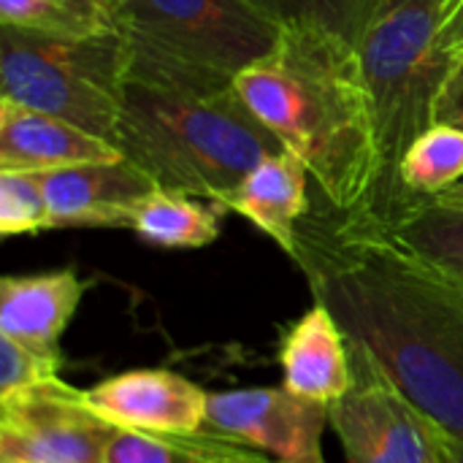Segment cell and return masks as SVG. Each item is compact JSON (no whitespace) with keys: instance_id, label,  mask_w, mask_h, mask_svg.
<instances>
[{"instance_id":"cell-26","label":"cell","mask_w":463,"mask_h":463,"mask_svg":"<svg viewBox=\"0 0 463 463\" xmlns=\"http://www.w3.org/2000/svg\"><path fill=\"white\" fill-rule=\"evenodd\" d=\"M442 445H445V456L448 463H463V439L453 437V434H442Z\"/></svg>"},{"instance_id":"cell-6","label":"cell","mask_w":463,"mask_h":463,"mask_svg":"<svg viewBox=\"0 0 463 463\" xmlns=\"http://www.w3.org/2000/svg\"><path fill=\"white\" fill-rule=\"evenodd\" d=\"M125 33L171 57L236 79L274 52L282 27L250 0H128Z\"/></svg>"},{"instance_id":"cell-1","label":"cell","mask_w":463,"mask_h":463,"mask_svg":"<svg viewBox=\"0 0 463 463\" xmlns=\"http://www.w3.org/2000/svg\"><path fill=\"white\" fill-rule=\"evenodd\" d=\"M345 336L448 434L463 439V298L369 206L312 198L290 258Z\"/></svg>"},{"instance_id":"cell-4","label":"cell","mask_w":463,"mask_h":463,"mask_svg":"<svg viewBox=\"0 0 463 463\" xmlns=\"http://www.w3.org/2000/svg\"><path fill=\"white\" fill-rule=\"evenodd\" d=\"M450 0H380L358 46L374 103L383 176L374 203L399 190L404 152L434 125L437 98L453 68L442 49Z\"/></svg>"},{"instance_id":"cell-29","label":"cell","mask_w":463,"mask_h":463,"mask_svg":"<svg viewBox=\"0 0 463 463\" xmlns=\"http://www.w3.org/2000/svg\"><path fill=\"white\" fill-rule=\"evenodd\" d=\"M271 463H277V461H271Z\"/></svg>"},{"instance_id":"cell-17","label":"cell","mask_w":463,"mask_h":463,"mask_svg":"<svg viewBox=\"0 0 463 463\" xmlns=\"http://www.w3.org/2000/svg\"><path fill=\"white\" fill-rule=\"evenodd\" d=\"M228 209L217 201L155 190L149 193L130 217V231L144 241L165 250H201L217 241L222 214Z\"/></svg>"},{"instance_id":"cell-13","label":"cell","mask_w":463,"mask_h":463,"mask_svg":"<svg viewBox=\"0 0 463 463\" xmlns=\"http://www.w3.org/2000/svg\"><path fill=\"white\" fill-rule=\"evenodd\" d=\"M388 231L463 298V195L399 190L369 206Z\"/></svg>"},{"instance_id":"cell-12","label":"cell","mask_w":463,"mask_h":463,"mask_svg":"<svg viewBox=\"0 0 463 463\" xmlns=\"http://www.w3.org/2000/svg\"><path fill=\"white\" fill-rule=\"evenodd\" d=\"M119 157L114 144L79 125L0 98V171L49 174Z\"/></svg>"},{"instance_id":"cell-15","label":"cell","mask_w":463,"mask_h":463,"mask_svg":"<svg viewBox=\"0 0 463 463\" xmlns=\"http://www.w3.org/2000/svg\"><path fill=\"white\" fill-rule=\"evenodd\" d=\"M84 296L73 269L46 274H8L0 279V336L60 355V336Z\"/></svg>"},{"instance_id":"cell-16","label":"cell","mask_w":463,"mask_h":463,"mask_svg":"<svg viewBox=\"0 0 463 463\" xmlns=\"http://www.w3.org/2000/svg\"><path fill=\"white\" fill-rule=\"evenodd\" d=\"M309 168L288 149L260 160L244 182L228 195L225 209L250 220L263 231L288 258L296 252L298 222L307 217L309 198Z\"/></svg>"},{"instance_id":"cell-28","label":"cell","mask_w":463,"mask_h":463,"mask_svg":"<svg viewBox=\"0 0 463 463\" xmlns=\"http://www.w3.org/2000/svg\"><path fill=\"white\" fill-rule=\"evenodd\" d=\"M450 190H453V193H461V195H463V179L458 182V184H456V187H450Z\"/></svg>"},{"instance_id":"cell-21","label":"cell","mask_w":463,"mask_h":463,"mask_svg":"<svg viewBox=\"0 0 463 463\" xmlns=\"http://www.w3.org/2000/svg\"><path fill=\"white\" fill-rule=\"evenodd\" d=\"M282 30H323L361 46L380 0H250Z\"/></svg>"},{"instance_id":"cell-11","label":"cell","mask_w":463,"mask_h":463,"mask_svg":"<svg viewBox=\"0 0 463 463\" xmlns=\"http://www.w3.org/2000/svg\"><path fill=\"white\" fill-rule=\"evenodd\" d=\"M52 228H130L136 206L157 190L128 157L41 174Z\"/></svg>"},{"instance_id":"cell-10","label":"cell","mask_w":463,"mask_h":463,"mask_svg":"<svg viewBox=\"0 0 463 463\" xmlns=\"http://www.w3.org/2000/svg\"><path fill=\"white\" fill-rule=\"evenodd\" d=\"M87 407L125 431L193 434L206 426L209 393L168 369H133L84 391Z\"/></svg>"},{"instance_id":"cell-19","label":"cell","mask_w":463,"mask_h":463,"mask_svg":"<svg viewBox=\"0 0 463 463\" xmlns=\"http://www.w3.org/2000/svg\"><path fill=\"white\" fill-rule=\"evenodd\" d=\"M0 24L54 38H90L125 30L92 0H0Z\"/></svg>"},{"instance_id":"cell-23","label":"cell","mask_w":463,"mask_h":463,"mask_svg":"<svg viewBox=\"0 0 463 463\" xmlns=\"http://www.w3.org/2000/svg\"><path fill=\"white\" fill-rule=\"evenodd\" d=\"M62 353H41L16 339L0 336V399L60 380Z\"/></svg>"},{"instance_id":"cell-22","label":"cell","mask_w":463,"mask_h":463,"mask_svg":"<svg viewBox=\"0 0 463 463\" xmlns=\"http://www.w3.org/2000/svg\"><path fill=\"white\" fill-rule=\"evenodd\" d=\"M52 231L41 174L0 171V233L24 236Z\"/></svg>"},{"instance_id":"cell-20","label":"cell","mask_w":463,"mask_h":463,"mask_svg":"<svg viewBox=\"0 0 463 463\" xmlns=\"http://www.w3.org/2000/svg\"><path fill=\"white\" fill-rule=\"evenodd\" d=\"M463 179V130L434 122L399 163V190L418 195L448 193ZM396 190V193H399Z\"/></svg>"},{"instance_id":"cell-27","label":"cell","mask_w":463,"mask_h":463,"mask_svg":"<svg viewBox=\"0 0 463 463\" xmlns=\"http://www.w3.org/2000/svg\"><path fill=\"white\" fill-rule=\"evenodd\" d=\"M92 3H98L103 11H109L125 27V5H128V0H92Z\"/></svg>"},{"instance_id":"cell-18","label":"cell","mask_w":463,"mask_h":463,"mask_svg":"<svg viewBox=\"0 0 463 463\" xmlns=\"http://www.w3.org/2000/svg\"><path fill=\"white\" fill-rule=\"evenodd\" d=\"M109 463H271V458L209 429L193 434H144L122 429L111 445Z\"/></svg>"},{"instance_id":"cell-7","label":"cell","mask_w":463,"mask_h":463,"mask_svg":"<svg viewBox=\"0 0 463 463\" xmlns=\"http://www.w3.org/2000/svg\"><path fill=\"white\" fill-rule=\"evenodd\" d=\"M350 345L353 388L328 407L347 463H448L445 429L420 412L358 345Z\"/></svg>"},{"instance_id":"cell-25","label":"cell","mask_w":463,"mask_h":463,"mask_svg":"<svg viewBox=\"0 0 463 463\" xmlns=\"http://www.w3.org/2000/svg\"><path fill=\"white\" fill-rule=\"evenodd\" d=\"M442 49L450 60L463 54V0H450L445 24H442Z\"/></svg>"},{"instance_id":"cell-14","label":"cell","mask_w":463,"mask_h":463,"mask_svg":"<svg viewBox=\"0 0 463 463\" xmlns=\"http://www.w3.org/2000/svg\"><path fill=\"white\" fill-rule=\"evenodd\" d=\"M285 388L317 404H336L353 388L350 345L334 315L315 304L285 334L279 347Z\"/></svg>"},{"instance_id":"cell-3","label":"cell","mask_w":463,"mask_h":463,"mask_svg":"<svg viewBox=\"0 0 463 463\" xmlns=\"http://www.w3.org/2000/svg\"><path fill=\"white\" fill-rule=\"evenodd\" d=\"M250 111L312 174L334 209L369 206L383 163L358 46L323 30H282L271 54L236 76Z\"/></svg>"},{"instance_id":"cell-24","label":"cell","mask_w":463,"mask_h":463,"mask_svg":"<svg viewBox=\"0 0 463 463\" xmlns=\"http://www.w3.org/2000/svg\"><path fill=\"white\" fill-rule=\"evenodd\" d=\"M434 122L453 125V128L463 130V54L453 60V68L442 84V92H439L437 109H434Z\"/></svg>"},{"instance_id":"cell-2","label":"cell","mask_w":463,"mask_h":463,"mask_svg":"<svg viewBox=\"0 0 463 463\" xmlns=\"http://www.w3.org/2000/svg\"><path fill=\"white\" fill-rule=\"evenodd\" d=\"M117 149L160 190L225 206L282 141L250 111L236 79L133 41Z\"/></svg>"},{"instance_id":"cell-9","label":"cell","mask_w":463,"mask_h":463,"mask_svg":"<svg viewBox=\"0 0 463 463\" xmlns=\"http://www.w3.org/2000/svg\"><path fill=\"white\" fill-rule=\"evenodd\" d=\"M277 463H326L323 434L328 407L282 388H241L209 393L206 426Z\"/></svg>"},{"instance_id":"cell-5","label":"cell","mask_w":463,"mask_h":463,"mask_svg":"<svg viewBox=\"0 0 463 463\" xmlns=\"http://www.w3.org/2000/svg\"><path fill=\"white\" fill-rule=\"evenodd\" d=\"M130 60L125 30L54 38L0 24V98L73 122L117 146Z\"/></svg>"},{"instance_id":"cell-8","label":"cell","mask_w":463,"mask_h":463,"mask_svg":"<svg viewBox=\"0 0 463 463\" xmlns=\"http://www.w3.org/2000/svg\"><path fill=\"white\" fill-rule=\"evenodd\" d=\"M119 431L62 380L0 399V463H109Z\"/></svg>"}]
</instances>
